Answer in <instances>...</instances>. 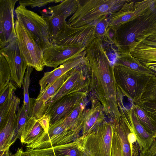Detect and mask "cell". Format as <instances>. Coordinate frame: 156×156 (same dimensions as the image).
I'll list each match as a JSON object with an SVG mask.
<instances>
[{"mask_svg": "<svg viewBox=\"0 0 156 156\" xmlns=\"http://www.w3.org/2000/svg\"><path fill=\"white\" fill-rule=\"evenodd\" d=\"M86 50L90 77L88 93L100 102L105 115L111 121L119 122L121 115L113 65L109 59L102 40L95 39Z\"/></svg>", "mask_w": 156, "mask_h": 156, "instance_id": "6da1fadb", "label": "cell"}, {"mask_svg": "<svg viewBox=\"0 0 156 156\" xmlns=\"http://www.w3.org/2000/svg\"><path fill=\"white\" fill-rule=\"evenodd\" d=\"M156 32V2L146 12L119 27L111 39L117 55L130 53L137 44Z\"/></svg>", "mask_w": 156, "mask_h": 156, "instance_id": "7a4b0ae2", "label": "cell"}, {"mask_svg": "<svg viewBox=\"0 0 156 156\" xmlns=\"http://www.w3.org/2000/svg\"><path fill=\"white\" fill-rule=\"evenodd\" d=\"M126 0H88L80 4L67 22L71 27L89 24L101 17L110 15L119 10Z\"/></svg>", "mask_w": 156, "mask_h": 156, "instance_id": "3957f363", "label": "cell"}, {"mask_svg": "<svg viewBox=\"0 0 156 156\" xmlns=\"http://www.w3.org/2000/svg\"><path fill=\"white\" fill-rule=\"evenodd\" d=\"M113 130V122L105 120L94 131L77 139L89 156H112Z\"/></svg>", "mask_w": 156, "mask_h": 156, "instance_id": "277c9868", "label": "cell"}, {"mask_svg": "<svg viewBox=\"0 0 156 156\" xmlns=\"http://www.w3.org/2000/svg\"><path fill=\"white\" fill-rule=\"evenodd\" d=\"M15 26L19 48L28 66L37 71H42L45 66L43 51L33 34L17 20L15 22Z\"/></svg>", "mask_w": 156, "mask_h": 156, "instance_id": "5b68a950", "label": "cell"}, {"mask_svg": "<svg viewBox=\"0 0 156 156\" xmlns=\"http://www.w3.org/2000/svg\"><path fill=\"white\" fill-rule=\"evenodd\" d=\"M17 20L33 35L42 50H44L51 43L48 25L43 17L21 5L15 10Z\"/></svg>", "mask_w": 156, "mask_h": 156, "instance_id": "8992f818", "label": "cell"}, {"mask_svg": "<svg viewBox=\"0 0 156 156\" xmlns=\"http://www.w3.org/2000/svg\"><path fill=\"white\" fill-rule=\"evenodd\" d=\"M90 83L89 73L86 58L83 62L71 70L69 76L62 86L46 102L45 113L49 106L63 97L76 92L88 91Z\"/></svg>", "mask_w": 156, "mask_h": 156, "instance_id": "52a82bcc", "label": "cell"}, {"mask_svg": "<svg viewBox=\"0 0 156 156\" xmlns=\"http://www.w3.org/2000/svg\"><path fill=\"white\" fill-rule=\"evenodd\" d=\"M113 66L117 86L122 94L139 104L144 83L149 77L138 76L132 73L127 67L116 62Z\"/></svg>", "mask_w": 156, "mask_h": 156, "instance_id": "ba28073f", "label": "cell"}, {"mask_svg": "<svg viewBox=\"0 0 156 156\" xmlns=\"http://www.w3.org/2000/svg\"><path fill=\"white\" fill-rule=\"evenodd\" d=\"M95 21L83 26L74 28L69 27L67 23L51 43L60 46L86 48L96 38L95 32Z\"/></svg>", "mask_w": 156, "mask_h": 156, "instance_id": "9c48e42d", "label": "cell"}, {"mask_svg": "<svg viewBox=\"0 0 156 156\" xmlns=\"http://www.w3.org/2000/svg\"><path fill=\"white\" fill-rule=\"evenodd\" d=\"M64 120L50 125L48 132H45L34 143L27 145V148H48L75 140L79 136V135L67 129L64 124Z\"/></svg>", "mask_w": 156, "mask_h": 156, "instance_id": "30bf717a", "label": "cell"}, {"mask_svg": "<svg viewBox=\"0 0 156 156\" xmlns=\"http://www.w3.org/2000/svg\"><path fill=\"white\" fill-rule=\"evenodd\" d=\"M156 1L147 0L135 2L133 1L126 0L119 10L109 15L108 31L111 30L114 32L122 25L146 12Z\"/></svg>", "mask_w": 156, "mask_h": 156, "instance_id": "8fae6325", "label": "cell"}, {"mask_svg": "<svg viewBox=\"0 0 156 156\" xmlns=\"http://www.w3.org/2000/svg\"><path fill=\"white\" fill-rule=\"evenodd\" d=\"M7 62L11 73V80L20 88L23 84L28 66L27 62L20 49L17 37L0 50Z\"/></svg>", "mask_w": 156, "mask_h": 156, "instance_id": "7c38bea8", "label": "cell"}, {"mask_svg": "<svg viewBox=\"0 0 156 156\" xmlns=\"http://www.w3.org/2000/svg\"><path fill=\"white\" fill-rule=\"evenodd\" d=\"M88 91L69 94L54 102L47 109L44 114L50 118V125L65 119L80 101L88 95Z\"/></svg>", "mask_w": 156, "mask_h": 156, "instance_id": "4fadbf2b", "label": "cell"}, {"mask_svg": "<svg viewBox=\"0 0 156 156\" xmlns=\"http://www.w3.org/2000/svg\"><path fill=\"white\" fill-rule=\"evenodd\" d=\"M17 0H0V49L16 37L14 11Z\"/></svg>", "mask_w": 156, "mask_h": 156, "instance_id": "5bb4252c", "label": "cell"}, {"mask_svg": "<svg viewBox=\"0 0 156 156\" xmlns=\"http://www.w3.org/2000/svg\"><path fill=\"white\" fill-rule=\"evenodd\" d=\"M84 47L58 45L51 43L43 51V58L46 66L55 69L84 51Z\"/></svg>", "mask_w": 156, "mask_h": 156, "instance_id": "9a60e30c", "label": "cell"}, {"mask_svg": "<svg viewBox=\"0 0 156 156\" xmlns=\"http://www.w3.org/2000/svg\"><path fill=\"white\" fill-rule=\"evenodd\" d=\"M20 99L13 96L10 109L3 124L0 126V153L9 149L14 143L17 124V112Z\"/></svg>", "mask_w": 156, "mask_h": 156, "instance_id": "2e32d148", "label": "cell"}, {"mask_svg": "<svg viewBox=\"0 0 156 156\" xmlns=\"http://www.w3.org/2000/svg\"><path fill=\"white\" fill-rule=\"evenodd\" d=\"M86 50L53 70L45 72L39 81L40 89L37 98L40 97L46 90L64 74L83 62L86 58Z\"/></svg>", "mask_w": 156, "mask_h": 156, "instance_id": "e0dca14e", "label": "cell"}, {"mask_svg": "<svg viewBox=\"0 0 156 156\" xmlns=\"http://www.w3.org/2000/svg\"><path fill=\"white\" fill-rule=\"evenodd\" d=\"M90 108L87 110L83 119L82 135L84 136L95 130L105 121V114L100 102L90 96Z\"/></svg>", "mask_w": 156, "mask_h": 156, "instance_id": "ac0fdd59", "label": "cell"}, {"mask_svg": "<svg viewBox=\"0 0 156 156\" xmlns=\"http://www.w3.org/2000/svg\"><path fill=\"white\" fill-rule=\"evenodd\" d=\"M71 72V70L56 80L45 90L40 97L34 99L32 117L38 119L44 115L46 102L56 93L68 78Z\"/></svg>", "mask_w": 156, "mask_h": 156, "instance_id": "d6986e66", "label": "cell"}, {"mask_svg": "<svg viewBox=\"0 0 156 156\" xmlns=\"http://www.w3.org/2000/svg\"><path fill=\"white\" fill-rule=\"evenodd\" d=\"M88 95L85 97L76 105L69 115L64 119V123L69 130L79 135L82 131L83 118L89 101Z\"/></svg>", "mask_w": 156, "mask_h": 156, "instance_id": "ffe728a7", "label": "cell"}, {"mask_svg": "<svg viewBox=\"0 0 156 156\" xmlns=\"http://www.w3.org/2000/svg\"><path fill=\"white\" fill-rule=\"evenodd\" d=\"M116 62L128 67L132 73L141 77L156 76V73L144 66L130 53L117 55Z\"/></svg>", "mask_w": 156, "mask_h": 156, "instance_id": "44dd1931", "label": "cell"}, {"mask_svg": "<svg viewBox=\"0 0 156 156\" xmlns=\"http://www.w3.org/2000/svg\"><path fill=\"white\" fill-rule=\"evenodd\" d=\"M45 132L39 119L34 117H30L22 131L20 142L22 144L27 145L33 144Z\"/></svg>", "mask_w": 156, "mask_h": 156, "instance_id": "7402d4cb", "label": "cell"}, {"mask_svg": "<svg viewBox=\"0 0 156 156\" xmlns=\"http://www.w3.org/2000/svg\"><path fill=\"white\" fill-rule=\"evenodd\" d=\"M113 123L121 144L123 156H132L131 144L128 137L131 122L121 118L119 122H113Z\"/></svg>", "mask_w": 156, "mask_h": 156, "instance_id": "603a6c76", "label": "cell"}, {"mask_svg": "<svg viewBox=\"0 0 156 156\" xmlns=\"http://www.w3.org/2000/svg\"><path fill=\"white\" fill-rule=\"evenodd\" d=\"M78 0H63L58 5L50 6L48 14L53 16H59L65 19L73 15L80 5Z\"/></svg>", "mask_w": 156, "mask_h": 156, "instance_id": "cb8c5ba5", "label": "cell"}, {"mask_svg": "<svg viewBox=\"0 0 156 156\" xmlns=\"http://www.w3.org/2000/svg\"><path fill=\"white\" fill-rule=\"evenodd\" d=\"M132 116L140 152L148 147L156 137L146 129L132 112Z\"/></svg>", "mask_w": 156, "mask_h": 156, "instance_id": "d4e9b609", "label": "cell"}, {"mask_svg": "<svg viewBox=\"0 0 156 156\" xmlns=\"http://www.w3.org/2000/svg\"><path fill=\"white\" fill-rule=\"evenodd\" d=\"M130 54L141 62H156V47L138 43Z\"/></svg>", "mask_w": 156, "mask_h": 156, "instance_id": "484cf974", "label": "cell"}, {"mask_svg": "<svg viewBox=\"0 0 156 156\" xmlns=\"http://www.w3.org/2000/svg\"><path fill=\"white\" fill-rule=\"evenodd\" d=\"M132 112L140 122L150 133L156 138V125L148 114L138 105L135 104L131 108Z\"/></svg>", "mask_w": 156, "mask_h": 156, "instance_id": "4316f807", "label": "cell"}, {"mask_svg": "<svg viewBox=\"0 0 156 156\" xmlns=\"http://www.w3.org/2000/svg\"><path fill=\"white\" fill-rule=\"evenodd\" d=\"M42 16L48 25L49 34L52 42L57 34L65 27L67 23L66 19L59 16L44 15Z\"/></svg>", "mask_w": 156, "mask_h": 156, "instance_id": "83f0119b", "label": "cell"}, {"mask_svg": "<svg viewBox=\"0 0 156 156\" xmlns=\"http://www.w3.org/2000/svg\"><path fill=\"white\" fill-rule=\"evenodd\" d=\"M55 156H79L82 149L77 138L71 142L52 147Z\"/></svg>", "mask_w": 156, "mask_h": 156, "instance_id": "f1b7e54d", "label": "cell"}, {"mask_svg": "<svg viewBox=\"0 0 156 156\" xmlns=\"http://www.w3.org/2000/svg\"><path fill=\"white\" fill-rule=\"evenodd\" d=\"M34 68L28 66L25 73L23 83V103L28 115L30 117L32 115V109L34 99L30 98L29 95V88L30 83V76Z\"/></svg>", "mask_w": 156, "mask_h": 156, "instance_id": "f546056e", "label": "cell"}, {"mask_svg": "<svg viewBox=\"0 0 156 156\" xmlns=\"http://www.w3.org/2000/svg\"><path fill=\"white\" fill-rule=\"evenodd\" d=\"M154 101H156V76L149 77L145 81L140 95V103Z\"/></svg>", "mask_w": 156, "mask_h": 156, "instance_id": "4dcf8cb0", "label": "cell"}, {"mask_svg": "<svg viewBox=\"0 0 156 156\" xmlns=\"http://www.w3.org/2000/svg\"><path fill=\"white\" fill-rule=\"evenodd\" d=\"M17 128L14 140V142L17 139H20L22 131L30 118L28 115L23 104L20 107L19 106L17 112Z\"/></svg>", "mask_w": 156, "mask_h": 156, "instance_id": "1f68e13d", "label": "cell"}, {"mask_svg": "<svg viewBox=\"0 0 156 156\" xmlns=\"http://www.w3.org/2000/svg\"><path fill=\"white\" fill-rule=\"evenodd\" d=\"M12 156H55L52 147L48 148L30 149L25 151L22 148H18Z\"/></svg>", "mask_w": 156, "mask_h": 156, "instance_id": "d6a6232c", "label": "cell"}, {"mask_svg": "<svg viewBox=\"0 0 156 156\" xmlns=\"http://www.w3.org/2000/svg\"><path fill=\"white\" fill-rule=\"evenodd\" d=\"M10 79L11 71L8 63L0 54V92L9 83Z\"/></svg>", "mask_w": 156, "mask_h": 156, "instance_id": "836d02e7", "label": "cell"}, {"mask_svg": "<svg viewBox=\"0 0 156 156\" xmlns=\"http://www.w3.org/2000/svg\"><path fill=\"white\" fill-rule=\"evenodd\" d=\"M108 15H104L95 21V32L96 38L101 39L109 36L108 28L109 20Z\"/></svg>", "mask_w": 156, "mask_h": 156, "instance_id": "e575fe53", "label": "cell"}, {"mask_svg": "<svg viewBox=\"0 0 156 156\" xmlns=\"http://www.w3.org/2000/svg\"><path fill=\"white\" fill-rule=\"evenodd\" d=\"M63 0H19L20 5L25 7L30 6L32 8L40 7L51 3L61 2Z\"/></svg>", "mask_w": 156, "mask_h": 156, "instance_id": "d590c367", "label": "cell"}, {"mask_svg": "<svg viewBox=\"0 0 156 156\" xmlns=\"http://www.w3.org/2000/svg\"><path fill=\"white\" fill-rule=\"evenodd\" d=\"M138 105L148 114L156 125V101L141 102Z\"/></svg>", "mask_w": 156, "mask_h": 156, "instance_id": "8d00e7d4", "label": "cell"}, {"mask_svg": "<svg viewBox=\"0 0 156 156\" xmlns=\"http://www.w3.org/2000/svg\"><path fill=\"white\" fill-rule=\"evenodd\" d=\"M112 136V156H123L121 144L114 128Z\"/></svg>", "mask_w": 156, "mask_h": 156, "instance_id": "74e56055", "label": "cell"}, {"mask_svg": "<svg viewBox=\"0 0 156 156\" xmlns=\"http://www.w3.org/2000/svg\"><path fill=\"white\" fill-rule=\"evenodd\" d=\"M16 89L15 85L11 82L0 92V107L5 103L7 100Z\"/></svg>", "mask_w": 156, "mask_h": 156, "instance_id": "f35d334b", "label": "cell"}, {"mask_svg": "<svg viewBox=\"0 0 156 156\" xmlns=\"http://www.w3.org/2000/svg\"><path fill=\"white\" fill-rule=\"evenodd\" d=\"M13 95V93L11 94L4 104L0 107V126L4 122L9 112Z\"/></svg>", "mask_w": 156, "mask_h": 156, "instance_id": "ab89813d", "label": "cell"}, {"mask_svg": "<svg viewBox=\"0 0 156 156\" xmlns=\"http://www.w3.org/2000/svg\"><path fill=\"white\" fill-rule=\"evenodd\" d=\"M139 156H156V138L148 147L140 152Z\"/></svg>", "mask_w": 156, "mask_h": 156, "instance_id": "60d3db41", "label": "cell"}, {"mask_svg": "<svg viewBox=\"0 0 156 156\" xmlns=\"http://www.w3.org/2000/svg\"><path fill=\"white\" fill-rule=\"evenodd\" d=\"M140 43L148 46L156 47V32L147 37Z\"/></svg>", "mask_w": 156, "mask_h": 156, "instance_id": "b9f144b4", "label": "cell"}, {"mask_svg": "<svg viewBox=\"0 0 156 156\" xmlns=\"http://www.w3.org/2000/svg\"><path fill=\"white\" fill-rule=\"evenodd\" d=\"M141 63L144 66L156 73V62H144Z\"/></svg>", "mask_w": 156, "mask_h": 156, "instance_id": "7bdbcfd3", "label": "cell"}, {"mask_svg": "<svg viewBox=\"0 0 156 156\" xmlns=\"http://www.w3.org/2000/svg\"><path fill=\"white\" fill-rule=\"evenodd\" d=\"M12 154L10 152L9 149L0 153V156H12Z\"/></svg>", "mask_w": 156, "mask_h": 156, "instance_id": "ee69618b", "label": "cell"}, {"mask_svg": "<svg viewBox=\"0 0 156 156\" xmlns=\"http://www.w3.org/2000/svg\"><path fill=\"white\" fill-rule=\"evenodd\" d=\"M79 156H89L82 149Z\"/></svg>", "mask_w": 156, "mask_h": 156, "instance_id": "f6af8a7d", "label": "cell"}]
</instances>
